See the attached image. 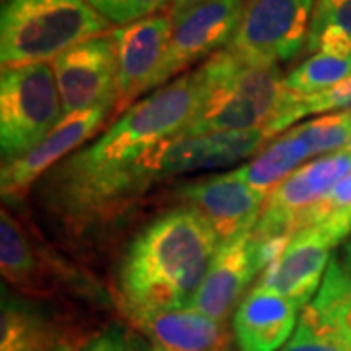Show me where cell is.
Returning a JSON list of instances; mask_svg holds the SVG:
<instances>
[{
  "mask_svg": "<svg viewBox=\"0 0 351 351\" xmlns=\"http://www.w3.org/2000/svg\"><path fill=\"white\" fill-rule=\"evenodd\" d=\"M178 193L211 223L221 244L252 232L267 199L262 191L248 186L237 170L189 182Z\"/></svg>",
  "mask_w": 351,
  "mask_h": 351,
  "instance_id": "11",
  "label": "cell"
},
{
  "mask_svg": "<svg viewBox=\"0 0 351 351\" xmlns=\"http://www.w3.org/2000/svg\"><path fill=\"white\" fill-rule=\"evenodd\" d=\"M308 158H313V149L304 137L301 125H297L276 138L260 156L234 170L248 186L262 191L263 195H269Z\"/></svg>",
  "mask_w": 351,
  "mask_h": 351,
  "instance_id": "17",
  "label": "cell"
},
{
  "mask_svg": "<svg viewBox=\"0 0 351 351\" xmlns=\"http://www.w3.org/2000/svg\"><path fill=\"white\" fill-rule=\"evenodd\" d=\"M108 25L88 0H2V69L55 61L78 43L104 36Z\"/></svg>",
  "mask_w": 351,
  "mask_h": 351,
  "instance_id": "3",
  "label": "cell"
},
{
  "mask_svg": "<svg viewBox=\"0 0 351 351\" xmlns=\"http://www.w3.org/2000/svg\"><path fill=\"white\" fill-rule=\"evenodd\" d=\"M80 351H154V346L137 330L113 324L94 336Z\"/></svg>",
  "mask_w": 351,
  "mask_h": 351,
  "instance_id": "26",
  "label": "cell"
},
{
  "mask_svg": "<svg viewBox=\"0 0 351 351\" xmlns=\"http://www.w3.org/2000/svg\"><path fill=\"white\" fill-rule=\"evenodd\" d=\"M112 108H94L86 112L64 115L47 137L34 151L14 162L2 164V197L4 201L20 199L24 191L51 166L63 160L66 154L78 149L92 137L108 117Z\"/></svg>",
  "mask_w": 351,
  "mask_h": 351,
  "instance_id": "14",
  "label": "cell"
},
{
  "mask_svg": "<svg viewBox=\"0 0 351 351\" xmlns=\"http://www.w3.org/2000/svg\"><path fill=\"white\" fill-rule=\"evenodd\" d=\"M299 306L274 289L256 285L239 302L232 330L240 351H279L293 338Z\"/></svg>",
  "mask_w": 351,
  "mask_h": 351,
  "instance_id": "15",
  "label": "cell"
},
{
  "mask_svg": "<svg viewBox=\"0 0 351 351\" xmlns=\"http://www.w3.org/2000/svg\"><path fill=\"white\" fill-rule=\"evenodd\" d=\"M304 314L351 348V271L338 258H332Z\"/></svg>",
  "mask_w": 351,
  "mask_h": 351,
  "instance_id": "19",
  "label": "cell"
},
{
  "mask_svg": "<svg viewBox=\"0 0 351 351\" xmlns=\"http://www.w3.org/2000/svg\"><path fill=\"white\" fill-rule=\"evenodd\" d=\"M263 129L223 131L199 137H182L164 141L147 152L141 164L152 184L195 170L226 168L248 158L265 143Z\"/></svg>",
  "mask_w": 351,
  "mask_h": 351,
  "instance_id": "7",
  "label": "cell"
},
{
  "mask_svg": "<svg viewBox=\"0 0 351 351\" xmlns=\"http://www.w3.org/2000/svg\"><path fill=\"white\" fill-rule=\"evenodd\" d=\"M0 267L12 285L29 289L38 276V260L24 230L6 211L0 219Z\"/></svg>",
  "mask_w": 351,
  "mask_h": 351,
  "instance_id": "21",
  "label": "cell"
},
{
  "mask_svg": "<svg viewBox=\"0 0 351 351\" xmlns=\"http://www.w3.org/2000/svg\"><path fill=\"white\" fill-rule=\"evenodd\" d=\"M64 115L94 108H112L117 101V55L112 36L78 43L53 63Z\"/></svg>",
  "mask_w": 351,
  "mask_h": 351,
  "instance_id": "8",
  "label": "cell"
},
{
  "mask_svg": "<svg viewBox=\"0 0 351 351\" xmlns=\"http://www.w3.org/2000/svg\"><path fill=\"white\" fill-rule=\"evenodd\" d=\"M55 351H75V346H73V341H64Z\"/></svg>",
  "mask_w": 351,
  "mask_h": 351,
  "instance_id": "29",
  "label": "cell"
},
{
  "mask_svg": "<svg viewBox=\"0 0 351 351\" xmlns=\"http://www.w3.org/2000/svg\"><path fill=\"white\" fill-rule=\"evenodd\" d=\"M316 0H248L225 49L246 61L281 64L306 49Z\"/></svg>",
  "mask_w": 351,
  "mask_h": 351,
  "instance_id": "5",
  "label": "cell"
},
{
  "mask_svg": "<svg viewBox=\"0 0 351 351\" xmlns=\"http://www.w3.org/2000/svg\"><path fill=\"white\" fill-rule=\"evenodd\" d=\"M351 78V57L314 53L285 76V86L297 98H313Z\"/></svg>",
  "mask_w": 351,
  "mask_h": 351,
  "instance_id": "20",
  "label": "cell"
},
{
  "mask_svg": "<svg viewBox=\"0 0 351 351\" xmlns=\"http://www.w3.org/2000/svg\"><path fill=\"white\" fill-rule=\"evenodd\" d=\"M279 351H351V348L302 313L293 338Z\"/></svg>",
  "mask_w": 351,
  "mask_h": 351,
  "instance_id": "25",
  "label": "cell"
},
{
  "mask_svg": "<svg viewBox=\"0 0 351 351\" xmlns=\"http://www.w3.org/2000/svg\"><path fill=\"white\" fill-rule=\"evenodd\" d=\"M334 246V240L320 226L299 228L281 258L263 269L260 285L281 293L299 308H306L322 285Z\"/></svg>",
  "mask_w": 351,
  "mask_h": 351,
  "instance_id": "12",
  "label": "cell"
},
{
  "mask_svg": "<svg viewBox=\"0 0 351 351\" xmlns=\"http://www.w3.org/2000/svg\"><path fill=\"white\" fill-rule=\"evenodd\" d=\"M205 2H209V0H172V2H170V16H172V20H176V18H180L182 14L189 12L191 8L201 6V4H205Z\"/></svg>",
  "mask_w": 351,
  "mask_h": 351,
  "instance_id": "27",
  "label": "cell"
},
{
  "mask_svg": "<svg viewBox=\"0 0 351 351\" xmlns=\"http://www.w3.org/2000/svg\"><path fill=\"white\" fill-rule=\"evenodd\" d=\"M197 106L195 71L170 80L127 108L96 143L66 158L80 170H117L141 160L164 141L184 133Z\"/></svg>",
  "mask_w": 351,
  "mask_h": 351,
  "instance_id": "2",
  "label": "cell"
},
{
  "mask_svg": "<svg viewBox=\"0 0 351 351\" xmlns=\"http://www.w3.org/2000/svg\"><path fill=\"white\" fill-rule=\"evenodd\" d=\"M304 226H320L334 244L338 246L341 240L351 232V174H348L326 197L304 211L299 219V228Z\"/></svg>",
  "mask_w": 351,
  "mask_h": 351,
  "instance_id": "22",
  "label": "cell"
},
{
  "mask_svg": "<svg viewBox=\"0 0 351 351\" xmlns=\"http://www.w3.org/2000/svg\"><path fill=\"white\" fill-rule=\"evenodd\" d=\"M348 174H351V151L348 149L302 164L267 195L252 234L256 239L293 237L302 213L326 197Z\"/></svg>",
  "mask_w": 351,
  "mask_h": 351,
  "instance_id": "6",
  "label": "cell"
},
{
  "mask_svg": "<svg viewBox=\"0 0 351 351\" xmlns=\"http://www.w3.org/2000/svg\"><path fill=\"white\" fill-rule=\"evenodd\" d=\"M152 346L166 351H226L228 336L221 322L203 316L191 306L143 311L131 314Z\"/></svg>",
  "mask_w": 351,
  "mask_h": 351,
  "instance_id": "16",
  "label": "cell"
},
{
  "mask_svg": "<svg viewBox=\"0 0 351 351\" xmlns=\"http://www.w3.org/2000/svg\"><path fill=\"white\" fill-rule=\"evenodd\" d=\"M248 0H209L174 20L158 86L168 84L176 75L186 71L221 47L225 49L234 36Z\"/></svg>",
  "mask_w": 351,
  "mask_h": 351,
  "instance_id": "10",
  "label": "cell"
},
{
  "mask_svg": "<svg viewBox=\"0 0 351 351\" xmlns=\"http://www.w3.org/2000/svg\"><path fill=\"white\" fill-rule=\"evenodd\" d=\"M64 117L55 71L49 63L4 66L0 76L2 164L34 151Z\"/></svg>",
  "mask_w": 351,
  "mask_h": 351,
  "instance_id": "4",
  "label": "cell"
},
{
  "mask_svg": "<svg viewBox=\"0 0 351 351\" xmlns=\"http://www.w3.org/2000/svg\"><path fill=\"white\" fill-rule=\"evenodd\" d=\"M2 293L0 351H49L69 341L57 334L55 326L39 314L38 308L8 297L4 289Z\"/></svg>",
  "mask_w": 351,
  "mask_h": 351,
  "instance_id": "18",
  "label": "cell"
},
{
  "mask_svg": "<svg viewBox=\"0 0 351 351\" xmlns=\"http://www.w3.org/2000/svg\"><path fill=\"white\" fill-rule=\"evenodd\" d=\"M326 32L351 39V0H316L306 45Z\"/></svg>",
  "mask_w": 351,
  "mask_h": 351,
  "instance_id": "24",
  "label": "cell"
},
{
  "mask_svg": "<svg viewBox=\"0 0 351 351\" xmlns=\"http://www.w3.org/2000/svg\"><path fill=\"white\" fill-rule=\"evenodd\" d=\"M154 351H166V350H162V348H156V346H154Z\"/></svg>",
  "mask_w": 351,
  "mask_h": 351,
  "instance_id": "30",
  "label": "cell"
},
{
  "mask_svg": "<svg viewBox=\"0 0 351 351\" xmlns=\"http://www.w3.org/2000/svg\"><path fill=\"white\" fill-rule=\"evenodd\" d=\"M219 246L211 223L189 205L154 219L121 260L119 291L127 314L189 306Z\"/></svg>",
  "mask_w": 351,
  "mask_h": 351,
  "instance_id": "1",
  "label": "cell"
},
{
  "mask_svg": "<svg viewBox=\"0 0 351 351\" xmlns=\"http://www.w3.org/2000/svg\"><path fill=\"white\" fill-rule=\"evenodd\" d=\"M343 260H346V263H343V265H346V267H348V269L351 271V240H350V244L346 246V252H343Z\"/></svg>",
  "mask_w": 351,
  "mask_h": 351,
  "instance_id": "28",
  "label": "cell"
},
{
  "mask_svg": "<svg viewBox=\"0 0 351 351\" xmlns=\"http://www.w3.org/2000/svg\"><path fill=\"white\" fill-rule=\"evenodd\" d=\"M172 29L170 14H154L110 32L117 55L115 110H125L143 92L158 86Z\"/></svg>",
  "mask_w": 351,
  "mask_h": 351,
  "instance_id": "9",
  "label": "cell"
},
{
  "mask_svg": "<svg viewBox=\"0 0 351 351\" xmlns=\"http://www.w3.org/2000/svg\"><path fill=\"white\" fill-rule=\"evenodd\" d=\"M172 0H88V4L112 25H127L162 12Z\"/></svg>",
  "mask_w": 351,
  "mask_h": 351,
  "instance_id": "23",
  "label": "cell"
},
{
  "mask_svg": "<svg viewBox=\"0 0 351 351\" xmlns=\"http://www.w3.org/2000/svg\"><path fill=\"white\" fill-rule=\"evenodd\" d=\"M260 271L263 269L252 232L223 242L189 306L223 324Z\"/></svg>",
  "mask_w": 351,
  "mask_h": 351,
  "instance_id": "13",
  "label": "cell"
}]
</instances>
